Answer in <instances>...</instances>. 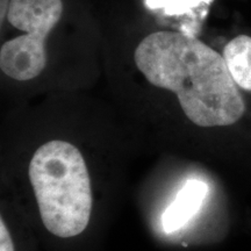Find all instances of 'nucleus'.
I'll use <instances>...</instances> for the list:
<instances>
[{
    "label": "nucleus",
    "mask_w": 251,
    "mask_h": 251,
    "mask_svg": "<svg viewBox=\"0 0 251 251\" xmlns=\"http://www.w3.org/2000/svg\"><path fill=\"white\" fill-rule=\"evenodd\" d=\"M134 61L151 85L177 94L194 125L230 126L244 114V100L225 57L196 37L155 31L139 43Z\"/></svg>",
    "instance_id": "f257e3e1"
},
{
    "label": "nucleus",
    "mask_w": 251,
    "mask_h": 251,
    "mask_svg": "<svg viewBox=\"0 0 251 251\" xmlns=\"http://www.w3.org/2000/svg\"><path fill=\"white\" fill-rule=\"evenodd\" d=\"M29 179L48 231L68 238L85 230L92 192L84 157L74 144L50 141L41 146L30 161Z\"/></svg>",
    "instance_id": "f03ea898"
},
{
    "label": "nucleus",
    "mask_w": 251,
    "mask_h": 251,
    "mask_svg": "<svg viewBox=\"0 0 251 251\" xmlns=\"http://www.w3.org/2000/svg\"><path fill=\"white\" fill-rule=\"evenodd\" d=\"M62 14V0H11L6 19L27 34L1 46L0 69L6 76L26 81L41 75L47 64L46 40Z\"/></svg>",
    "instance_id": "7ed1b4c3"
},
{
    "label": "nucleus",
    "mask_w": 251,
    "mask_h": 251,
    "mask_svg": "<svg viewBox=\"0 0 251 251\" xmlns=\"http://www.w3.org/2000/svg\"><path fill=\"white\" fill-rule=\"evenodd\" d=\"M207 193L206 183L198 179L187 180L163 214V228L166 233H175L185 227L200 211Z\"/></svg>",
    "instance_id": "20e7f679"
},
{
    "label": "nucleus",
    "mask_w": 251,
    "mask_h": 251,
    "mask_svg": "<svg viewBox=\"0 0 251 251\" xmlns=\"http://www.w3.org/2000/svg\"><path fill=\"white\" fill-rule=\"evenodd\" d=\"M224 57L237 86L251 91V37L240 35L231 40L225 47Z\"/></svg>",
    "instance_id": "39448f33"
},
{
    "label": "nucleus",
    "mask_w": 251,
    "mask_h": 251,
    "mask_svg": "<svg viewBox=\"0 0 251 251\" xmlns=\"http://www.w3.org/2000/svg\"><path fill=\"white\" fill-rule=\"evenodd\" d=\"M0 251H14L13 241L2 219L0 221Z\"/></svg>",
    "instance_id": "423d86ee"
},
{
    "label": "nucleus",
    "mask_w": 251,
    "mask_h": 251,
    "mask_svg": "<svg viewBox=\"0 0 251 251\" xmlns=\"http://www.w3.org/2000/svg\"><path fill=\"white\" fill-rule=\"evenodd\" d=\"M0 4H1V8H0V21H1V24H2L4 23L5 18H7L11 0H0Z\"/></svg>",
    "instance_id": "0eeeda50"
}]
</instances>
